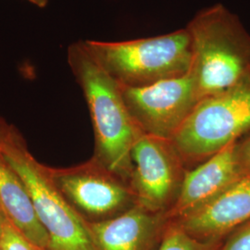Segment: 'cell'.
<instances>
[{"instance_id":"cell-1","label":"cell","mask_w":250,"mask_h":250,"mask_svg":"<svg viewBox=\"0 0 250 250\" xmlns=\"http://www.w3.org/2000/svg\"><path fill=\"white\" fill-rule=\"evenodd\" d=\"M68 62L86 100L95 133L94 160L130 184L132 149L142 133L120 84L92 57L83 42L68 48Z\"/></svg>"},{"instance_id":"cell-2","label":"cell","mask_w":250,"mask_h":250,"mask_svg":"<svg viewBox=\"0 0 250 250\" xmlns=\"http://www.w3.org/2000/svg\"><path fill=\"white\" fill-rule=\"evenodd\" d=\"M187 28L199 100L230 89L250 75V34L224 5L202 9Z\"/></svg>"},{"instance_id":"cell-3","label":"cell","mask_w":250,"mask_h":250,"mask_svg":"<svg viewBox=\"0 0 250 250\" xmlns=\"http://www.w3.org/2000/svg\"><path fill=\"white\" fill-rule=\"evenodd\" d=\"M92 57L120 85L140 87L191 71L193 50L188 28L128 41H83Z\"/></svg>"},{"instance_id":"cell-4","label":"cell","mask_w":250,"mask_h":250,"mask_svg":"<svg viewBox=\"0 0 250 250\" xmlns=\"http://www.w3.org/2000/svg\"><path fill=\"white\" fill-rule=\"evenodd\" d=\"M250 132V75L200 99L170 142L184 163L206 161Z\"/></svg>"},{"instance_id":"cell-5","label":"cell","mask_w":250,"mask_h":250,"mask_svg":"<svg viewBox=\"0 0 250 250\" xmlns=\"http://www.w3.org/2000/svg\"><path fill=\"white\" fill-rule=\"evenodd\" d=\"M2 153L26 185L37 216L48 233L50 250H97L88 223L55 188L47 166L32 155L18 130Z\"/></svg>"},{"instance_id":"cell-6","label":"cell","mask_w":250,"mask_h":250,"mask_svg":"<svg viewBox=\"0 0 250 250\" xmlns=\"http://www.w3.org/2000/svg\"><path fill=\"white\" fill-rule=\"evenodd\" d=\"M55 188L87 223L114 218L136 205L130 184L93 158L68 168L47 167Z\"/></svg>"},{"instance_id":"cell-7","label":"cell","mask_w":250,"mask_h":250,"mask_svg":"<svg viewBox=\"0 0 250 250\" xmlns=\"http://www.w3.org/2000/svg\"><path fill=\"white\" fill-rule=\"evenodd\" d=\"M120 86L141 133L167 140H171L199 101L192 71L146 86Z\"/></svg>"},{"instance_id":"cell-8","label":"cell","mask_w":250,"mask_h":250,"mask_svg":"<svg viewBox=\"0 0 250 250\" xmlns=\"http://www.w3.org/2000/svg\"><path fill=\"white\" fill-rule=\"evenodd\" d=\"M130 187L136 205L165 214L178 196L186 170L170 140L141 134L133 146Z\"/></svg>"},{"instance_id":"cell-9","label":"cell","mask_w":250,"mask_h":250,"mask_svg":"<svg viewBox=\"0 0 250 250\" xmlns=\"http://www.w3.org/2000/svg\"><path fill=\"white\" fill-rule=\"evenodd\" d=\"M237 142L227 146L195 169L186 170L176 200L164 214L168 222L195 211L247 174L238 160Z\"/></svg>"},{"instance_id":"cell-10","label":"cell","mask_w":250,"mask_h":250,"mask_svg":"<svg viewBox=\"0 0 250 250\" xmlns=\"http://www.w3.org/2000/svg\"><path fill=\"white\" fill-rule=\"evenodd\" d=\"M250 221V173H247L205 205L171 222L200 241L224 242Z\"/></svg>"},{"instance_id":"cell-11","label":"cell","mask_w":250,"mask_h":250,"mask_svg":"<svg viewBox=\"0 0 250 250\" xmlns=\"http://www.w3.org/2000/svg\"><path fill=\"white\" fill-rule=\"evenodd\" d=\"M168 221L134 205L122 214L88 223L97 250H157Z\"/></svg>"},{"instance_id":"cell-12","label":"cell","mask_w":250,"mask_h":250,"mask_svg":"<svg viewBox=\"0 0 250 250\" xmlns=\"http://www.w3.org/2000/svg\"><path fill=\"white\" fill-rule=\"evenodd\" d=\"M0 214L36 246L50 250L48 233L41 224L24 181L0 151Z\"/></svg>"},{"instance_id":"cell-13","label":"cell","mask_w":250,"mask_h":250,"mask_svg":"<svg viewBox=\"0 0 250 250\" xmlns=\"http://www.w3.org/2000/svg\"><path fill=\"white\" fill-rule=\"evenodd\" d=\"M223 242H204L194 238L179 225L168 222L157 250H219Z\"/></svg>"},{"instance_id":"cell-14","label":"cell","mask_w":250,"mask_h":250,"mask_svg":"<svg viewBox=\"0 0 250 250\" xmlns=\"http://www.w3.org/2000/svg\"><path fill=\"white\" fill-rule=\"evenodd\" d=\"M0 248L2 250H48L29 241L7 221L4 222L3 225Z\"/></svg>"},{"instance_id":"cell-15","label":"cell","mask_w":250,"mask_h":250,"mask_svg":"<svg viewBox=\"0 0 250 250\" xmlns=\"http://www.w3.org/2000/svg\"><path fill=\"white\" fill-rule=\"evenodd\" d=\"M219 250H250V221L229 234Z\"/></svg>"},{"instance_id":"cell-16","label":"cell","mask_w":250,"mask_h":250,"mask_svg":"<svg viewBox=\"0 0 250 250\" xmlns=\"http://www.w3.org/2000/svg\"><path fill=\"white\" fill-rule=\"evenodd\" d=\"M238 160L246 173H250V135L236 146Z\"/></svg>"},{"instance_id":"cell-17","label":"cell","mask_w":250,"mask_h":250,"mask_svg":"<svg viewBox=\"0 0 250 250\" xmlns=\"http://www.w3.org/2000/svg\"><path fill=\"white\" fill-rule=\"evenodd\" d=\"M17 129L9 124L5 119L0 117V151L9 143L10 138L15 134Z\"/></svg>"},{"instance_id":"cell-18","label":"cell","mask_w":250,"mask_h":250,"mask_svg":"<svg viewBox=\"0 0 250 250\" xmlns=\"http://www.w3.org/2000/svg\"><path fill=\"white\" fill-rule=\"evenodd\" d=\"M27 1L31 2L32 4L36 5L39 8H45L46 3H47V0H27Z\"/></svg>"},{"instance_id":"cell-19","label":"cell","mask_w":250,"mask_h":250,"mask_svg":"<svg viewBox=\"0 0 250 250\" xmlns=\"http://www.w3.org/2000/svg\"><path fill=\"white\" fill-rule=\"evenodd\" d=\"M4 218L0 214V237H1V234H2V230H3V225H4Z\"/></svg>"},{"instance_id":"cell-20","label":"cell","mask_w":250,"mask_h":250,"mask_svg":"<svg viewBox=\"0 0 250 250\" xmlns=\"http://www.w3.org/2000/svg\"><path fill=\"white\" fill-rule=\"evenodd\" d=\"M0 250H1V248H0Z\"/></svg>"}]
</instances>
